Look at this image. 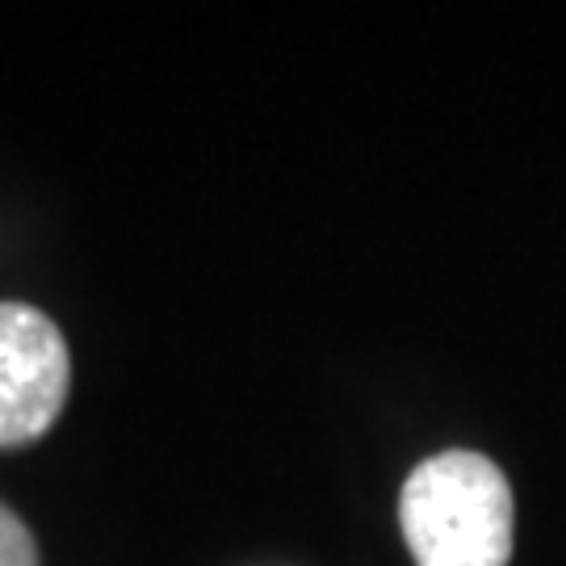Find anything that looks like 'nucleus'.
<instances>
[{"label":"nucleus","instance_id":"obj_1","mask_svg":"<svg viewBox=\"0 0 566 566\" xmlns=\"http://www.w3.org/2000/svg\"><path fill=\"white\" fill-rule=\"evenodd\" d=\"M512 521L516 504L504 470L474 449L424 458L399 495V525L416 566H507Z\"/></svg>","mask_w":566,"mask_h":566},{"label":"nucleus","instance_id":"obj_3","mask_svg":"<svg viewBox=\"0 0 566 566\" xmlns=\"http://www.w3.org/2000/svg\"><path fill=\"white\" fill-rule=\"evenodd\" d=\"M0 566H39L34 533L9 504H0Z\"/></svg>","mask_w":566,"mask_h":566},{"label":"nucleus","instance_id":"obj_2","mask_svg":"<svg viewBox=\"0 0 566 566\" xmlns=\"http://www.w3.org/2000/svg\"><path fill=\"white\" fill-rule=\"evenodd\" d=\"M72 386L67 340L42 311L0 303V449L39 441L60 420Z\"/></svg>","mask_w":566,"mask_h":566}]
</instances>
